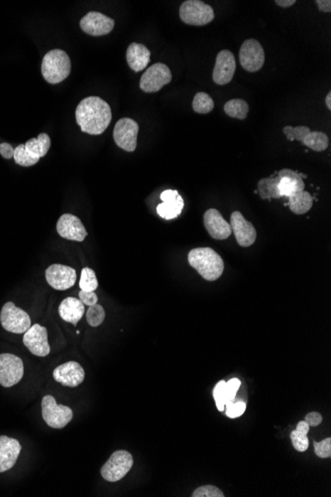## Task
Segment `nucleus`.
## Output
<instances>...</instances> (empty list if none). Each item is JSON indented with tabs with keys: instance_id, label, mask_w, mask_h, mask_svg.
Wrapping results in <instances>:
<instances>
[{
	"instance_id": "nucleus-42",
	"label": "nucleus",
	"mask_w": 331,
	"mask_h": 497,
	"mask_svg": "<svg viewBox=\"0 0 331 497\" xmlns=\"http://www.w3.org/2000/svg\"><path fill=\"white\" fill-rule=\"evenodd\" d=\"M275 4L278 6L283 7V9H288V7L293 6L295 4V0H277Z\"/></svg>"
},
{
	"instance_id": "nucleus-22",
	"label": "nucleus",
	"mask_w": 331,
	"mask_h": 497,
	"mask_svg": "<svg viewBox=\"0 0 331 497\" xmlns=\"http://www.w3.org/2000/svg\"><path fill=\"white\" fill-rule=\"evenodd\" d=\"M278 177L280 178L279 184H278L280 198H289L295 193L305 191V185L303 179L308 178L307 175L298 173L297 171L283 169L278 173Z\"/></svg>"
},
{
	"instance_id": "nucleus-4",
	"label": "nucleus",
	"mask_w": 331,
	"mask_h": 497,
	"mask_svg": "<svg viewBox=\"0 0 331 497\" xmlns=\"http://www.w3.org/2000/svg\"><path fill=\"white\" fill-rule=\"evenodd\" d=\"M51 147V138L47 133H41L37 138H31L25 144H20L14 149V161L22 167H30L39 162L40 158L46 156Z\"/></svg>"
},
{
	"instance_id": "nucleus-16",
	"label": "nucleus",
	"mask_w": 331,
	"mask_h": 497,
	"mask_svg": "<svg viewBox=\"0 0 331 497\" xmlns=\"http://www.w3.org/2000/svg\"><path fill=\"white\" fill-rule=\"evenodd\" d=\"M48 284L54 289L64 291L70 289L77 280V272L74 268L62 264H53L46 270Z\"/></svg>"
},
{
	"instance_id": "nucleus-37",
	"label": "nucleus",
	"mask_w": 331,
	"mask_h": 497,
	"mask_svg": "<svg viewBox=\"0 0 331 497\" xmlns=\"http://www.w3.org/2000/svg\"><path fill=\"white\" fill-rule=\"evenodd\" d=\"M315 451L318 456L322 459L330 458L331 456V439L327 438L322 442H315Z\"/></svg>"
},
{
	"instance_id": "nucleus-29",
	"label": "nucleus",
	"mask_w": 331,
	"mask_h": 497,
	"mask_svg": "<svg viewBox=\"0 0 331 497\" xmlns=\"http://www.w3.org/2000/svg\"><path fill=\"white\" fill-rule=\"evenodd\" d=\"M279 181V177L265 178L260 180L258 183V191H259L261 199H280L279 191H278Z\"/></svg>"
},
{
	"instance_id": "nucleus-40",
	"label": "nucleus",
	"mask_w": 331,
	"mask_h": 497,
	"mask_svg": "<svg viewBox=\"0 0 331 497\" xmlns=\"http://www.w3.org/2000/svg\"><path fill=\"white\" fill-rule=\"evenodd\" d=\"M0 154L4 159H11L14 155V148L9 143H1L0 144Z\"/></svg>"
},
{
	"instance_id": "nucleus-35",
	"label": "nucleus",
	"mask_w": 331,
	"mask_h": 497,
	"mask_svg": "<svg viewBox=\"0 0 331 497\" xmlns=\"http://www.w3.org/2000/svg\"><path fill=\"white\" fill-rule=\"evenodd\" d=\"M225 408H227V415L229 418H237V417L244 414L245 410H246V404L242 401H237V402L230 401V402L227 403Z\"/></svg>"
},
{
	"instance_id": "nucleus-5",
	"label": "nucleus",
	"mask_w": 331,
	"mask_h": 497,
	"mask_svg": "<svg viewBox=\"0 0 331 497\" xmlns=\"http://www.w3.org/2000/svg\"><path fill=\"white\" fill-rule=\"evenodd\" d=\"M286 137L289 141H300L303 146H307L313 151L322 152L327 149L330 145V139L325 133L320 132H312L308 127H285Z\"/></svg>"
},
{
	"instance_id": "nucleus-2",
	"label": "nucleus",
	"mask_w": 331,
	"mask_h": 497,
	"mask_svg": "<svg viewBox=\"0 0 331 497\" xmlns=\"http://www.w3.org/2000/svg\"><path fill=\"white\" fill-rule=\"evenodd\" d=\"M192 268L207 281H215L222 275L224 262L217 251L210 247L194 248L188 255Z\"/></svg>"
},
{
	"instance_id": "nucleus-3",
	"label": "nucleus",
	"mask_w": 331,
	"mask_h": 497,
	"mask_svg": "<svg viewBox=\"0 0 331 497\" xmlns=\"http://www.w3.org/2000/svg\"><path fill=\"white\" fill-rule=\"evenodd\" d=\"M71 60L63 50H52L43 59L42 75L49 84L56 85L65 81L71 74Z\"/></svg>"
},
{
	"instance_id": "nucleus-13",
	"label": "nucleus",
	"mask_w": 331,
	"mask_h": 497,
	"mask_svg": "<svg viewBox=\"0 0 331 497\" xmlns=\"http://www.w3.org/2000/svg\"><path fill=\"white\" fill-rule=\"evenodd\" d=\"M139 125L135 120L124 117L115 124L114 130V141L117 146L127 152L135 151L137 147V137Z\"/></svg>"
},
{
	"instance_id": "nucleus-41",
	"label": "nucleus",
	"mask_w": 331,
	"mask_h": 497,
	"mask_svg": "<svg viewBox=\"0 0 331 497\" xmlns=\"http://www.w3.org/2000/svg\"><path fill=\"white\" fill-rule=\"evenodd\" d=\"M317 4L318 9L322 12H327L330 14L331 10V1L330 0H318Z\"/></svg>"
},
{
	"instance_id": "nucleus-30",
	"label": "nucleus",
	"mask_w": 331,
	"mask_h": 497,
	"mask_svg": "<svg viewBox=\"0 0 331 497\" xmlns=\"http://www.w3.org/2000/svg\"><path fill=\"white\" fill-rule=\"evenodd\" d=\"M224 112L228 117L240 120L246 119L249 112V105L246 100L234 99L229 100L224 105Z\"/></svg>"
},
{
	"instance_id": "nucleus-15",
	"label": "nucleus",
	"mask_w": 331,
	"mask_h": 497,
	"mask_svg": "<svg viewBox=\"0 0 331 497\" xmlns=\"http://www.w3.org/2000/svg\"><path fill=\"white\" fill-rule=\"evenodd\" d=\"M237 71V60L232 52L222 50L218 53L215 69H213V82L218 85L229 84Z\"/></svg>"
},
{
	"instance_id": "nucleus-32",
	"label": "nucleus",
	"mask_w": 331,
	"mask_h": 497,
	"mask_svg": "<svg viewBox=\"0 0 331 497\" xmlns=\"http://www.w3.org/2000/svg\"><path fill=\"white\" fill-rule=\"evenodd\" d=\"M99 287V281L97 279L95 272L92 268L85 267L82 270L80 288L85 292H94Z\"/></svg>"
},
{
	"instance_id": "nucleus-10",
	"label": "nucleus",
	"mask_w": 331,
	"mask_h": 497,
	"mask_svg": "<svg viewBox=\"0 0 331 497\" xmlns=\"http://www.w3.org/2000/svg\"><path fill=\"white\" fill-rule=\"evenodd\" d=\"M172 81V72L167 65L163 63H157L148 68L146 72L142 75L140 80V89L144 92H159L164 85L170 84Z\"/></svg>"
},
{
	"instance_id": "nucleus-14",
	"label": "nucleus",
	"mask_w": 331,
	"mask_h": 497,
	"mask_svg": "<svg viewBox=\"0 0 331 497\" xmlns=\"http://www.w3.org/2000/svg\"><path fill=\"white\" fill-rule=\"evenodd\" d=\"M80 26L90 36H104L114 30V20L100 12L92 11L82 17Z\"/></svg>"
},
{
	"instance_id": "nucleus-31",
	"label": "nucleus",
	"mask_w": 331,
	"mask_h": 497,
	"mask_svg": "<svg viewBox=\"0 0 331 497\" xmlns=\"http://www.w3.org/2000/svg\"><path fill=\"white\" fill-rule=\"evenodd\" d=\"M215 109V102L207 92H200L195 95L192 100V109L197 114H207Z\"/></svg>"
},
{
	"instance_id": "nucleus-38",
	"label": "nucleus",
	"mask_w": 331,
	"mask_h": 497,
	"mask_svg": "<svg viewBox=\"0 0 331 497\" xmlns=\"http://www.w3.org/2000/svg\"><path fill=\"white\" fill-rule=\"evenodd\" d=\"M79 297L85 306H89V307L97 304V301H99V298L94 292H85V291L81 290L79 293Z\"/></svg>"
},
{
	"instance_id": "nucleus-24",
	"label": "nucleus",
	"mask_w": 331,
	"mask_h": 497,
	"mask_svg": "<svg viewBox=\"0 0 331 497\" xmlns=\"http://www.w3.org/2000/svg\"><path fill=\"white\" fill-rule=\"evenodd\" d=\"M21 445L16 439L0 436V473L13 468L19 458Z\"/></svg>"
},
{
	"instance_id": "nucleus-27",
	"label": "nucleus",
	"mask_w": 331,
	"mask_h": 497,
	"mask_svg": "<svg viewBox=\"0 0 331 497\" xmlns=\"http://www.w3.org/2000/svg\"><path fill=\"white\" fill-rule=\"evenodd\" d=\"M291 210L295 215H305L313 208V199L312 195L305 191L295 193L289 197Z\"/></svg>"
},
{
	"instance_id": "nucleus-9",
	"label": "nucleus",
	"mask_w": 331,
	"mask_h": 497,
	"mask_svg": "<svg viewBox=\"0 0 331 497\" xmlns=\"http://www.w3.org/2000/svg\"><path fill=\"white\" fill-rule=\"evenodd\" d=\"M0 322L4 330L13 333H24L31 327L28 314L12 302H7L2 308Z\"/></svg>"
},
{
	"instance_id": "nucleus-7",
	"label": "nucleus",
	"mask_w": 331,
	"mask_h": 497,
	"mask_svg": "<svg viewBox=\"0 0 331 497\" xmlns=\"http://www.w3.org/2000/svg\"><path fill=\"white\" fill-rule=\"evenodd\" d=\"M133 464H134V461H133V456L129 451L124 450L116 451L110 456L109 461L102 466L100 474H102V478L105 481L115 483V481H119L120 479H124L129 473L130 469H132Z\"/></svg>"
},
{
	"instance_id": "nucleus-18",
	"label": "nucleus",
	"mask_w": 331,
	"mask_h": 497,
	"mask_svg": "<svg viewBox=\"0 0 331 497\" xmlns=\"http://www.w3.org/2000/svg\"><path fill=\"white\" fill-rule=\"evenodd\" d=\"M230 227L234 233L238 245L242 247H249L254 245L256 238H257V233L254 225L250 222H248L246 218L243 217L242 213L233 212L232 218H230Z\"/></svg>"
},
{
	"instance_id": "nucleus-17",
	"label": "nucleus",
	"mask_w": 331,
	"mask_h": 497,
	"mask_svg": "<svg viewBox=\"0 0 331 497\" xmlns=\"http://www.w3.org/2000/svg\"><path fill=\"white\" fill-rule=\"evenodd\" d=\"M23 343L30 353L40 358L47 356L51 351L48 343L47 328L42 327L39 324H35L28 331H25Z\"/></svg>"
},
{
	"instance_id": "nucleus-6",
	"label": "nucleus",
	"mask_w": 331,
	"mask_h": 497,
	"mask_svg": "<svg viewBox=\"0 0 331 497\" xmlns=\"http://www.w3.org/2000/svg\"><path fill=\"white\" fill-rule=\"evenodd\" d=\"M215 10L200 0H187L180 7V17L190 26H205L215 19Z\"/></svg>"
},
{
	"instance_id": "nucleus-12",
	"label": "nucleus",
	"mask_w": 331,
	"mask_h": 497,
	"mask_svg": "<svg viewBox=\"0 0 331 497\" xmlns=\"http://www.w3.org/2000/svg\"><path fill=\"white\" fill-rule=\"evenodd\" d=\"M239 61L243 69L249 73L260 71L265 64V51L259 41L248 39L239 51Z\"/></svg>"
},
{
	"instance_id": "nucleus-21",
	"label": "nucleus",
	"mask_w": 331,
	"mask_h": 497,
	"mask_svg": "<svg viewBox=\"0 0 331 497\" xmlns=\"http://www.w3.org/2000/svg\"><path fill=\"white\" fill-rule=\"evenodd\" d=\"M204 225L213 240H227L232 233L230 223H228L219 210L215 208H210L205 213Z\"/></svg>"
},
{
	"instance_id": "nucleus-36",
	"label": "nucleus",
	"mask_w": 331,
	"mask_h": 497,
	"mask_svg": "<svg viewBox=\"0 0 331 497\" xmlns=\"http://www.w3.org/2000/svg\"><path fill=\"white\" fill-rule=\"evenodd\" d=\"M192 497H223L222 491L218 489L217 486H205L195 489L192 493Z\"/></svg>"
},
{
	"instance_id": "nucleus-23",
	"label": "nucleus",
	"mask_w": 331,
	"mask_h": 497,
	"mask_svg": "<svg viewBox=\"0 0 331 497\" xmlns=\"http://www.w3.org/2000/svg\"><path fill=\"white\" fill-rule=\"evenodd\" d=\"M162 204L157 207V213L165 220H173L179 217L184 208L185 203L178 191L167 190L161 194Z\"/></svg>"
},
{
	"instance_id": "nucleus-26",
	"label": "nucleus",
	"mask_w": 331,
	"mask_h": 497,
	"mask_svg": "<svg viewBox=\"0 0 331 497\" xmlns=\"http://www.w3.org/2000/svg\"><path fill=\"white\" fill-rule=\"evenodd\" d=\"M59 314L63 320L71 323L77 327L85 314V305L80 299L69 297L65 299L59 307Z\"/></svg>"
},
{
	"instance_id": "nucleus-25",
	"label": "nucleus",
	"mask_w": 331,
	"mask_h": 497,
	"mask_svg": "<svg viewBox=\"0 0 331 497\" xmlns=\"http://www.w3.org/2000/svg\"><path fill=\"white\" fill-rule=\"evenodd\" d=\"M151 59V52L145 45L132 43L127 48V64L135 73L141 72L149 64Z\"/></svg>"
},
{
	"instance_id": "nucleus-19",
	"label": "nucleus",
	"mask_w": 331,
	"mask_h": 497,
	"mask_svg": "<svg viewBox=\"0 0 331 497\" xmlns=\"http://www.w3.org/2000/svg\"><path fill=\"white\" fill-rule=\"evenodd\" d=\"M58 233L63 238L72 242H84L87 232L82 220L71 213H65L59 218L57 223Z\"/></svg>"
},
{
	"instance_id": "nucleus-20",
	"label": "nucleus",
	"mask_w": 331,
	"mask_h": 497,
	"mask_svg": "<svg viewBox=\"0 0 331 497\" xmlns=\"http://www.w3.org/2000/svg\"><path fill=\"white\" fill-rule=\"evenodd\" d=\"M53 375L57 383L72 388H77L85 380L84 368L77 361H67L64 365L58 366Z\"/></svg>"
},
{
	"instance_id": "nucleus-1",
	"label": "nucleus",
	"mask_w": 331,
	"mask_h": 497,
	"mask_svg": "<svg viewBox=\"0 0 331 497\" xmlns=\"http://www.w3.org/2000/svg\"><path fill=\"white\" fill-rule=\"evenodd\" d=\"M76 119L82 132L90 135L102 134L112 122V109L100 97H89L77 105Z\"/></svg>"
},
{
	"instance_id": "nucleus-28",
	"label": "nucleus",
	"mask_w": 331,
	"mask_h": 497,
	"mask_svg": "<svg viewBox=\"0 0 331 497\" xmlns=\"http://www.w3.org/2000/svg\"><path fill=\"white\" fill-rule=\"evenodd\" d=\"M308 432H310V425L305 421H300L295 430H293L291 434V440H292L293 448L300 453L307 451L308 445H310V441L308 438Z\"/></svg>"
},
{
	"instance_id": "nucleus-43",
	"label": "nucleus",
	"mask_w": 331,
	"mask_h": 497,
	"mask_svg": "<svg viewBox=\"0 0 331 497\" xmlns=\"http://www.w3.org/2000/svg\"><path fill=\"white\" fill-rule=\"evenodd\" d=\"M325 105H327L328 109H331V92H328L327 97H325Z\"/></svg>"
},
{
	"instance_id": "nucleus-11",
	"label": "nucleus",
	"mask_w": 331,
	"mask_h": 497,
	"mask_svg": "<svg viewBox=\"0 0 331 497\" xmlns=\"http://www.w3.org/2000/svg\"><path fill=\"white\" fill-rule=\"evenodd\" d=\"M24 374L23 361L11 353L0 355V385L11 388L21 380Z\"/></svg>"
},
{
	"instance_id": "nucleus-8",
	"label": "nucleus",
	"mask_w": 331,
	"mask_h": 497,
	"mask_svg": "<svg viewBox=\"0 0 331 497\" xmlns=\"http://www.w3.org/2000/svg\"><path fill=\"white\" fill-rule=\"evenodd\" d=\"M42 416L48 426L63 429L72 421L74 414L71 408L59 405L52 395H46L42 400Z\"/></svg>"
},
{
	"instance_id": "nucleus-34",
	"label": "nucleus",
	"mask_w": 331,
	"mask_h": 497,
	"mask_svg": "<svg viewBox=\"0 0 331 497\" xmlns=\"http://www.w3.org/2000/svg\"><path fill=\"white\" fill-rule=\"evenodd\" d=\"M240 385H242V381L238 378L230 379L228 383H225L224 390H223L222 394V400L223 402L225 403V405H227V403L230 402V401H234L235 396H237Z\"/></svg>"
},
{
	"instance_id": "nucleus-33",
	"label": "nucleus",
	"mask_w": 331,
	"mask_h": 497,
	"mask_svg": "<svg viewBox=\"0 0 331 497\" xmlns=\"http://www.w3.org/2000/svg\"><path fill=\"white\" fill-rule=\"evenodd\" d=\"M105 319L104 309L100 305L90 306L87 312V321L90 327H99L104 323Z\"/></svg>"
},
{
	"instance_id": "nucleus-39",
	"label": "nucleus",
	"mask_w": 331,
	"mask_h": 497,
	"mask_svg": "<svg viewBox=\"0 0 331 497\" xmlns=\"http://www.w3.org/2000/svg\"><path fill=\"white\" fill-rule=\"evenodd\" d=\"M305 421L307 422L310 427H317L322 424V416L318 412H310L305 416Z\"/></svg>"
}]
</instances>
